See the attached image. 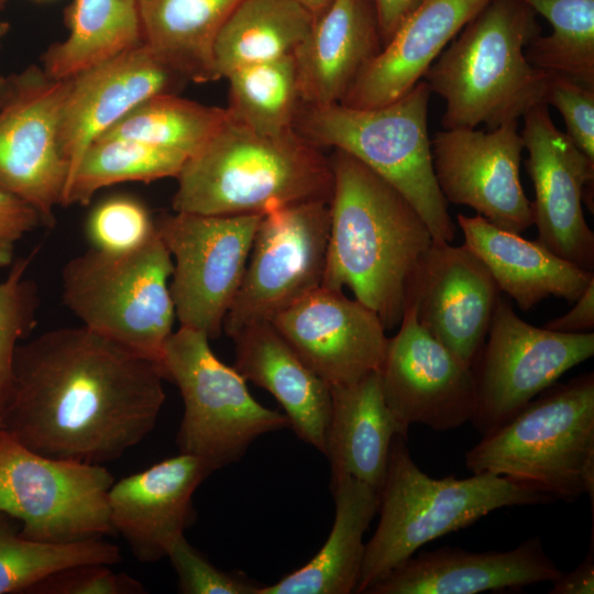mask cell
Listing matches in <instances>:
<instances>
[{"label":"cell","instance_id":"obj_13","mask_svg":"<svg viewBox=\"0 0 594 594\" xmlns=\"http://www.w3.org/2000/svg\"><path fill=\"white\" fill-rule=\"evenodd\" d=\"M330 228L329 202L312 200L273 209L262 216L244 275L224 318L232 337L321 287Z\"/></svg>","mask_w":594,"mask_h":594},{"label":"cell","instance_id":"obj_41","mask_svg":"<svg viewBox=\"0 0 594 594\" xmlns=\"http://www.w3.org/2000/svg\"><path fill=\"white\" fill-rule=\"evenodd\" d=\"M32 592L40 594H141L144 586L107 564H81L52 574Z\"/></svg>","mask_w":594,"mask_h":594},{"label":"cell","instance_id":"obj_49","mask_svg":"<svg viewBox=\"0 0 594 594\" xmlns=\"http://www.w3.org/2000/svg\"><path fill=\"white\" fill-rule=\"evenodd\" d=\"M2 429H3V422H2V419L0 417V430H2Z\"/></svg>","mask_w":594,"mask_h":594},{"label":"cell","instance_id":"obj_17","mask_svg":"<svg viewBox=\"0 0 594 594\" xmlns=\"http://www.w3.org/2000/svg\"><path fill=\"white\" fill-rule=\"evenodd\" d=\"M397 333L388 338L378 370L386 405L399 427L425 425L436 431L470 421L475 405L472 369L462 364L416 318L404 310Z\"/></svg>","mask_w":594,"mask_h":594},{"label":"cell","instance_id":"obj_38","mask_svg":"<svg viewBox=\"0 0 594 594\" xmlns=\"http://www.w3.org/2000/svg\"><path fill=\"white\" fill-rule=\"evenodd\" d=\"M155 234V221L147 208L130 196H113L99 202L86 222L91 248L108 254L138 250Z\"/></svg>","mask_w":594,"mask_h":594},{"label":"cell","instance_id":"obj_30","mask_svg":"<svg viewBox=\"0 0 594 594\" xmlns=\"http://www.w3.org/2000/svg\"><path fill=\"white\" fill-rule=\"evenodd\" d=\"M312 22L314 16L294 0H243L215 40L213 79L293 55Z\"/></svg>","mask_w":594,"mask_h":594},{"label":"cell","instance_id":"obj_43","mask_svg":"<svg viewBox=\"0 0 594 594\" xmlns=\"http://www.w3.org/2000/svg\"><path fill=\"white\" fill-rule=\"evenodd\" d=\"M574 306L564 315L553 318L543 328L562 333H585L594 329V280L573 301Z\"/></svg>","mask_w":594,"mask_h":594},{"label":"cell","instance_id":"obj_5","mask_svg":"<svg viewBox=\"0 0 594 594\" xmlns=\"http://www.w3.org/2000/svg\"><path fill=\"white\" fill-rule=\"evenodd\" d=\"M406 440L407 436L397 435L392 442L378 492L380 521L365 544L354 593H366L424 544L463 529L496 509L553 502L508 477L491 473L433 479L415 463Z\"/></svg>","mask_w":594,"mask_h":594},{"label":"cell","instance_id":"obj_24","mask_svg":"<svg viewBox=\"0 0 594 594\" xmlns=\"http://www.w3.org/2000/svg\"><path fill=\"white\" fill-rule=\"evenodd\" d=\"M382 48L371 0H333L293 53L301 105L340 103Z\"/></svg>","mask_w":594,"mask_h":594},{"label":"cell","instance_id":"obj_20","mask_svg":"<svg viewBox=\"0 0 594 594\" xmlns=\"http://www.w3.org/2000/svg\"><path fill=\"white\" fill-rule=\"evenodd\" d=\"M182 79L144 43L68 78L59 124L61 146L69 166L67 188L92 142L144 100L172 92Z\"/></svg>","mask_w":594,"mask_h":594},{"label":"cell","instance_id":"obj_4","mask_svg":"<svg viewBox=\"0 0 594 594\" xmlns=\"http://www.w3.org/2000/svg\"><path fill=\"white\" fill-rule=\"evenodd\" d=\"M539 34L537 13L524 0H490L424 76L446 102L443 129L493 130L544 103L549 74L525 56Z\"/></svg>","mask_w":594,"mask_h":594},{"label":"cell","instance_id":"obj_7","mask_svg":"<svg viewBox=\"0 0 594 594\" xmlns=\"http://www.w3.org/2000/svg\"><path fill=\"white\" fill-rule=\"evenodd\" d=\"M431 94L422 79L381 107L301 105L294 128L318 147H333L359 160L411 204L433 241L451 243L457 227L436 179L428 134Z\"/></svg>","mask_w":594,"mask_h":594},{"label":"cell","instance_id":"obj_14","mask_svg":"<svg viewBox=\"0 0 594 594\" xmlns=\"http://www.w3.org/2000/svg\"><path fill=\"white\" fill-rule=\"evenodd\" d=\"M66 89L67 79L33 65L7 78L0 108V189L30 205L46 226L69 179L59 141Z\"/></svg>","mask_w":594,"mask_h":594},{"label":"cell","instance_id":"obj_16","mask_svg":"<svg viewBox=\"0 0 594 594\" xmlns=\"http://www.w3.org/2000/svg\"><path fill=\"white\" fill-rule=\"evenodd\" d=\"M521 138L528 152L526 170L532 182V224L541 245L594 272V233L585 221L583 201L594 182V161L553 123L546 103L522 114Z\"/></svg>","mask_w":594,"mask_h":594},{"label":"cell","instance_id":"obj_47","mask_svg":"<svg viewBox=\"0 0 594 594\" xmlns=\"http://www.w3.org/2000/svg\"><path fill=\"white\" fill-rule=\"evenodd\" d=\"M6 85H7V78H3L2 76H0V108L3 101Z\"/></svg>","mask_w":594,"mask_h":594},{"label":"cell","instance_id":"obj_33","mask_svg":"<svg viewBox=\"0 0 594 594\" xmlns=\"http://www.w3.org/2000/svg\"><path fill=\"white\" fill-rule=\"evenodd\" d=\"M19 528L18 520L0 513V594L31 591L72 566L121 561L120 549L101 538L54 543L26 538Z\"/></svg>","mask_w":594,"mask_h":594},{"label":"cell","instance_id":"obj_12","mask_svg":"<svg viewBox=\"0 0 594 594\" xmlns=\"http://www.w3.org/2000/svg\"><path fill=\"white\" fill-rule=\"evenodd\" d=\"M594 354V333L535 327L499 297L472 373L471 422L485 435L514 416L564 373Z\"/></svg>","mask_w":594,"mask_h":594},{"label":"cell","instance_id":"obj_26","mask_svg":"<svg viewBox=\"0 0 594 594\" xmlns=\"http://www.w3.org/2000/svg\"><path fill=\"white\" fill-rule=\"evenodd\" d=\"M464 245L486 266L501 292L526 311L549 297L575 301L594 280L538 241L501 229L480 215H458Z\"/></svg>","mask_w":594,"mask_h":594},{"label":"cell","instance_id":"obj_48","mask_svg":"<svg viewBox=\"0 0 594 594\" xmlns=\"http://www.w3.org/2000/svg\"><path fill=\"white\" fill-rule=\"evenodd\" d=\"M9 30V25L0 20V44Z\"/></svg>","mask_w":594,"mask_h":594},{"label":"cell","instance_id":"obj_9","mask_svg":"<svg viewBox=\"0 0 594 594\" xmlns=\"http://www.w3.org/2000/svg\"><path fill=\"white\" fill-rule=\"evenodd\" d=\"M209 340L205 332L180 326L165 343L161 367L184 403L179 453L215 472L241 459L258 437L289 428V422L251 395L246 381L215 355Z\"/></svg>","mask_w":594,"mask_h":594},{"label":"cell","instance_id":"obj_18","mask_svg":"<svg viewBox=\"0 0 594 594\" xmlns=\"http://www.w3.org/2000/svg\"><path fill=\"white\" fill-rule=\"evenodd\" d=\"M499 288L464 244L436 242L411 276L405 308L462 364L472 369L487 337Z\"/></svg>","mask_w":594,"mask_h":594},{"label":"cell","instance_id":"obj_39","mask_svg":"<svg viewBox=\"0 0 594 594\" xmlns=\"http://www.w3.org/2000/svg\"><path fill=\"white\" fill-rule=\"evenodd\" d=\"M178 576L184 594H257L264 585L243 573L227 572L213 565L182 536L167 557Z\"/></svg>","mask_w":594,"mask_h":594},{"label":"cell","instance_id":"obj_22","mask_svg":"<svg viewBox=\"0 0 594 594\" xmlns=\"http://www.w3.org/2000/svg\"><path fill=\"white\" fill-rule=\"evenodd\" d=\"M562 574L539 537L508 551L470 552L443 547L413 556L367 594H477L554 582Z\"/></svg>","mask_w":594,"mask_h":594},{"label":"cell","instance_id":"obj_40","mask_svg":"<svg viewBox=\"0 0 594 594\" xmlns=\"http://www.w3.org/2000/svg\"><path fill=\"white\" fill-rule=\"evenodd\" d=\"M543 102L558 109L566 127L565 134L594 161V88L549 74Z\"/></svg>","mask_w":594,"mask_h":594},{"label":"cell","instance_id":"obj_8","mask_svg":"<svg viewBox=\"0 0 594 594\" xmlns=\"http://www.w3.org/2000/svg\"><path fill=\"white\" fill-rule=\"evenodd\" d=\"M172 256L156 234L122 254L95 249L62 270V298L81 326L161 365L176 317Z\"/></svg>","mask_w":594,"mask_h":594},{"label":"cell","instance_id":"obj_3","mask_svg":"<svg viewBox=\"0 0 594 594\" xmlns=\"http://www.w3.org/2000/svg\"><path fill=\"white\" fill-rule=\"evenodd\" d=\"M173 210L210 216L265 215L330 201V160L295 129L257 133L228 117L176 177Z\"/></svg>","mask_w":594,"mask_h":594},{"label":"cell","instance_id":"obj_23","mask_svg":"<svg viewBox=\"0 0 594 594\" xmlns=\"http://www.w3.org/2000/svg\"><path fill=\"white\" fill-rule=\"evenodd\" d=\"M488 1L422 0L365 64L340 103L367 109L406 95Z\"/></svg>","mask_w":594,"mask_h":594},{"label":"cell","instance_id":"obj_45","mask_svg":"<svg viewBox=\"0 0 594 594\" xmlns=\"http://www.w3.org/2000/svg\"><path fill=\"white\" fill-rule=\"evenodd\" d=\"M549 591L551 594H593L594 593V554L591 552L571 572L560 575Z\"/></svg>","mask_w":594,"mask_h":594},{"label":"cell","instance_id":"obj_6","mask_svg":"<svg viewBox=\"0 0 594 594\" xmlns=\"http://www.w3.org/2000/svg\"><path fill=\"white\" fill-rule=\"evenodd\" d=\"M473 474L574 502L594 493V374L553 384L465 453Z\"/></svg>","mask_w":594,"mask_h":594},{"label":"cell","instance_id":"obj_27","mask_svg":"<svg viewBox=\"0 0 594 594\" xmlns=\"http://www.w3.org/2000/svg\"><path fill=\"white\" fill-rule=\"evenodd\" d=\"M331 409L323 454L331 479L351 476L380 492L397 435L407 436L389 411L380 374L372 372L330 388Z\"/></svg>","mask_w":594,"mask_h":594},{"label":"cell","instance_id":"obj_37","mask_svg":"<svg viewBox=\"0 0 594 594\" xmlns=\"http://www.w3.org/2000/svg\"><path fill=\"white\" fill-rule=\"evenodd\" d=\"M34 255L35 251L14 260L8 276L0 282V417L10 394L19 342L36 324L37 287L26 275Z\"/></svg>","mask_w":594,"mask_h":594},{"label":"cell","instance_id":"obj_28","mask_svg":"<svg viewBox=\"0 0 594 594\" xmlns=\"http://www.w3.org/2000/svg\"><path fill=\"white\" fill-rule=\"evenodd\" d=\"M336 515L321 549L301 568L257 594L354 593L362 568L363 537L378 509V492L351 476L331 479Z\"/></svg>","mask_w":594,"mask_h":594},{"label":"cell","instance_id":"obj_29","mask_svg":"<svg viewBox=\"0 0 594 594\" xmlns=\"http://www.w3.org/2000/svg\"><path fill=\"white\" fill-rule=\"evenodd\" d=\"M242 1L138 0L143 43L184 79L215 81V40Z\"/></svg>","mask_w":594,"mask_h":594},{"label":"cell","instance_id":"obj_15","mask_svg":"<svg viewBox=\"0 0 594 594\" xmlns=\"http://www.w3.org/2000/svg\"><path fill=\"white\" fill-rule=\"evenodd\" d=\"M524 141L518 121L490 132L444 129L431 139L433 169L447 200L494 226L521 234L532 226L531 201L520 182Z\"/></svg>","mask_w":594,"mask_h":594},{"label":"cell","instance_id":"obj_2","mask_svg":"<svg viewBox=\"0 0 594 594\" xmlns=\"http://www.w3.org/2000/svg\"><path fill=\"white\" fill-rule=\"evenodd\" d=\"M333 187L322 287L343 292L373 310L384 328L399 326L408 283L431 246V233L411 204L352 155L334 150Z\"/></svg>","mask_w":594,"mask_h":594},{"label":"cell","instance_id":"obj_11","mask_svg":"<svg viewBox=\"0 0 594 594\" xmlns=\"http://www.w3.org/2000/svg\"><path fill=\"white\" fill-rule=\"evenodd\" d=\"M262 216L174 211L155 221L173 260L169 289L180 326L220 336Z\"/></svg>","mask_w":594,"mask_h":594},{"label":"cell","instance_id":"obj_10","mask_svg":"<svg viewBox=\"0 0 594 594\" xmlns=\"http://www.w3.org/2000/svg\"><path fill=\"white\" fill-rule=\"evenodd\" d=\"M113 483L101 464L42 455L0 430V513L18 520L26 538L68 543L113 532Z\"/></svg>","mask_w":594,"mask_h":594},{"label":"cell","instance_id":"obj_35","mask_svg":"<svg viewBox=\"0 0 594 594\" xmlns=\"http://www.w3.org/2000/svg\"><path fill=\"white\" fill-rule=\"evenodd\" d=\"M228 117L261 134H280L294 128L301 106L293 55L232 72Z\"/></svg>","mask_w":594,"mask_h":594},{"label":"cell","instance_id":"obj_36","mask_svg":"<svg viewBox=\"0 0 594 594\" xmlns=\"http://www.w3.org/2000/svg\"><path fill=\"white\" fill-rule=\"evenodd\" d=\"M552 26L525 48L527 61L548 74L594 88V0H524Z\"/></svg>","mask_w":594,"mask_h":594},{"label":"cell","instance_id":"obj_42","mask_svg":"<svg viewBox=\"0 0 594 594\" xmlns=\"http://www.w3.org/2000/svg\"><path fill=\"white\" fill-rule=\"evenodd\" d=\"M42 223L35 209L0 189V267L11 266L19 241Z\"/></svg>","mask_w":594,"mask_h":594},{"label":"cell","instance_id":"obj_44","mask_svg":"<svg viewBox=\"0 0 594 594\" xmlns=\"http://www.w3.org/2000/svg\"><path fill=\"white\" fill-rule=\"evenodd\" d=\"M375 9L382 46L422 0H371Z\"/></svg>","mask_w":594,"mask_h":594},{"label":"cell","instance_id":"obj_25","mask_svg":"<svg viewBox=\"0 0 594 594\" xmlns=\"http://www.w3.org/2000/svg\"><path fill=\"white\" fill-rule=\"evenodd\" d=\"M231 338L233 367L246 382L271 393L284 409L295 435L323 453L331 409L330 387L271 321L249 324Z\"/></svg>","mask_w":594,"mask_h":594},{"label":"cell","instance_id":"obj_46","mask_svg":"<svg viewBox=\"0 0 594 594\" xmlns=\"http://www.w3.org/2000/svg\"><path fill=\"white\" fill-rule=\"evenodd\" d=\"M304 9H306L314 19L323 12L333 0H294Z\"/></svg>","mask_w":594,"mask_h":594},{"label":"cell","instance_id":"obj_50","mask_svg":"<svg viewBox=\"0 0 594 594\" xmlns=\"http://www.w3.org/2000/svg\"><path fill=\"white\" fill-rule=\"evenodd\" d=\"M6 0H0V8L4 4Z\"/></svg>","mask_w":594,"mask_h":594},{"label":"cell","instance_id":"obj_31","mask_svg":"<svg viewBox=\"0 0 594 594\" xmlns=\"http://www.w3.org/2000/svg\"><path fill=\"white\" fill-rule=\"evenodd\" d=\"M68 36L43 55V70L65 80L143 43L138 0H74Z\"/></svg>","mask_w":594,"mask_h":594},{"label":"cell","instance_id":"obj_1","mask_svg":"<svg viewBox=\"0 0 594 594\" xmlns=\"http://www.w3.org/2000/svg\"><path fill=\"white\" fill-rule=\"evenodd\" d=\"M163 380L160 364L85 326L53 329L16 349L3 429L42 455L102 465L154 429Z\"/></svg>","mask_w":594,"mask_h":594},{"label":"cell","instance_id":"obj_32","mask_svg":"<svg viewBox=\"0 0 594 594\" xmlns=\"http://www.w3.org/2000/svg\"><path fill=\"white\" fill-rule=\"evenodd\" d=\"M187 160L178 152L130 139H98L78 162L62 206H86L99 189L114 184L176 178Z\"/></svg>","mask_w":594,"mask_h":594},{"label":"cell","instance_id":"obj_21","mask_svg":"<svg viewBox=\"0 0 594 594\" xmlns=\"http://www.w3.org/2000/svg\"><path fill=\"white\" fill-rule=\"evenodd\" d=\"M211 473L199 459L179 453L113 483L108 496L112 530L141 562L167 557L191 525L194 493Z\"/></svg>","mask_w":594,"mask_h":594},{"label":"cell","instance_id":"obj_19","mask_svg":"<svg viewBox=\"0 0 594 594\" xmlns=\"http://www.w3.org/2000/svg\"><path fill=\"white\" fill-rule=\"evenodd\" d=\"M271 322L330 388L377 372L385 356L388 338L378 316L340 290L321 286Z\"/></svg>","mask_w":594,"mask_h":594},{"label":"cell","instance_id":"obj_34","mask_svg":"<svg viewBox=\"0 0 594 594\" xmlns=\"http://www.w3.org/2000/svg\"><path fill=\"white\" fill-rule=\"evenodd\" d=\"M226 118V109L164 92L141 102L98 139H130L189 158L212 138Z\"/></svg>","mask_w":594,"mask_h":594}]
</instances>
